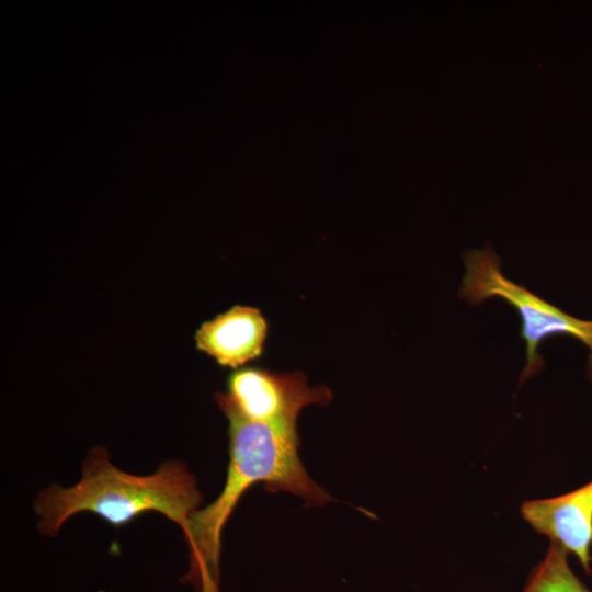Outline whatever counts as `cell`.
Listing matches in <instances>:
<instances>
[{"label": "cell", "instance_id": "cell-6", "mask_svg": "<svg viewBox=\"0 0 592 592\" xmlns=\"http://www.w3.org/2000/svg\"><path fill=\"white\" fill-rule=\"evenodd\" d=\"M267 322L250 306H232L195 332L196 348L224 367L237 368L261 356Z\"/></svg>", "mask_w": 592, "mask_h": 592}, {"label": "cell", "instance_id": "cell-2", "mask_svg": "<svg viewBox=\"0 0 592 592\" xmlns=\"http://www.w3.org/2000/svg\"><path fill=\"white\" fill-rule=\"evenodd\" d=\"M202 501L194 476L180 462H167L149 476L124 473L109 460L103 447L91 449L82 478L70 488L53 485L35 502L43 535H56L78 512H93L114 526H123L146 511H157L186 532Z\"/></svg>", "mask_w": 592, "mask_h": 592}, {"label": "cell", "instance_id": "cell-7", "mask_svg": "<svg viewBox=\"0 0 592 592\" xmlns=\"http://www.w3.org/2000/svg\"><path fill=\"white\" fill-rule=\"evenodd\" d=\"M569 554L560 545H550L531 572L523 592H592L571 569Z\"/></svg>", "mask_w": 592, "mask_h": 592}, {"label": "cell", "instance_id": "cell-8", "mask_svg": "<svg viewBox=\"0 0 592 592\" xmlns=\"http://www.w3.org/2000/svg\"><path fill=\"white\" fill-rule=\"evenodd\" d=\"M587 376L592 382V350H590V356L588 360Z\"/></svg>", "mask_w": 592, "mask_h": 592}, {"label": "cell", "instance_id": "cell-1", "mask_svg": "<svg viewBox=\"0 0 592 592\" xmlns=\"http://www.w3.org/2000/svg\"><path fill=\"white\" fill-rule=\"evenodd\" d=\"M216 401L229 421V466L218 498L190 519L184 533L190 551V569L183 578L197 592H219L221 532L243 493L264 482L269 492H289L306 506L331 500L306 473L299 456L296 423H266L246 418L228 394L217 392Z\"/></svg>", "mask_w": 592, "mask_h": 592}, {"label": "cell", "instance_id": "cell-4", "mask_svg": "<svg viewBox=\"0 0 592 592\" xmlns=\"http://www.w3.org/2000/svg\"><path fill=\"white\" fill-rule=\"evenodd\" d=\"M227 394L246 418L266 423H296L304 407L332 400L328 387H309L300 372L272 373L254 367L232 373Z\"/></svg>", "mask_w": 592, "mask_h": 592}, {"label": "cell", "instance_id": "cell-3", "mask_svg": "<svg viewBox=\"0 0 592 592\" xmlns=\"http://www.w3.org/2000/svg\"><path fill=\"white\" fill-rule=\"evenodd\" d=\"M465 274L459 296L470 305L498 297L513 306L522 320L521 334L526 344V364L520 382L542 371L538 348L555 335H569L592 350V320L573 317L505 277L500 260L490 248L464 254Z\"/></svg>", "mask_w": 592, "mask_h": 592}, {"label": "cell", "instance_id": "cell-5", "mask_svg": "<svg viewBox=\"0 0 592 592\" xmlns=\"http://www.w3.org/2000/svg\"><path fill=\"white\" fill-rule=\"evenodd\" d=\"M521 513L537 533L573 555L591 573L592 480L558 497L525 501Z\"/></svg>", "mask_w": 592, "mask_h": 592}]
</instances>
